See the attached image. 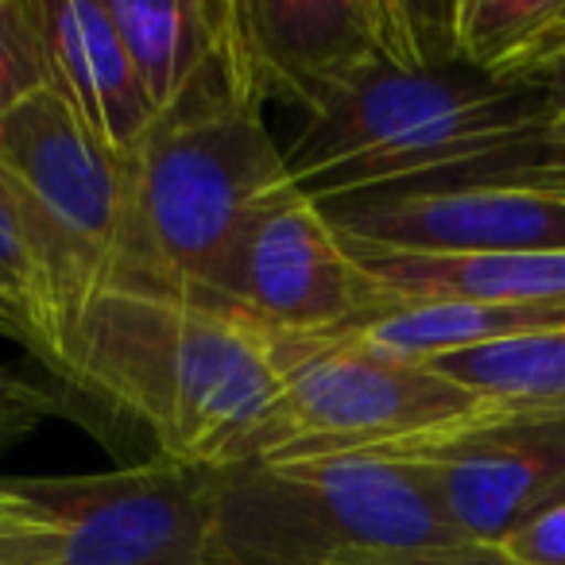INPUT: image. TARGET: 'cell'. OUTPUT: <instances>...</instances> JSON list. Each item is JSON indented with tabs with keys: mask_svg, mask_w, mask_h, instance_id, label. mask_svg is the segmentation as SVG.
I'll return each instance as SVG.
<instances>
[{
	"mask_svg": "<svg viewBox=\"0 0 565 565\" xmlns=\"http://www.w3.org/2000/svg\"><path fill=\"white\" fill-rule=\"evenodd\" d=\"M495 550L511 565H565V500L523 519Z\"/></svg>",
	"mask_w": 565,
	"mask_h": 565,
	"instance_id": "44dd1931",
	"label": "cell"
},
{
	"mask_svg": "<svg viewBox=\"0 0 565 565\" xmlns=\"http://www.w3.org/2000/svg\"><path fill=\"white\" fill-rule=\"evenodd\" d=\"M194 302L275 338L361 326L384 302L349 244L302 190L282 186L248 210Z\"/></svg>",
	"mask_w": 565,
	"mask_h": 565,
	"instance_id": "52a82bcc",
	"label": "cell"
},
{
	"mask_svg": "<svg viewBox=\"0 0 565 565\" xmlns=\"http://www.w3.org/2000/svg\"><path fill=\"white\" fill-rule=\"evenodd\" d=\"M47 89L40 24L32 0H0V125Z\"/></svg>",
	"mask_w": 565,
	"mask_h": 565,
	"instance_id": "ac0fdd59",
	"label": "cell"
},
{
	"mask_svg": "<svg viewBox=\"0 0 565 565\" xmlns=\"http://www.w3.org/2000/svg\"><path fill=\"white\" fill-rule=\"evenodd\" d=\"M47 89L94 140L128 159L156 125V105L125 51L109 0H32Z\"/></svg>",
	"mask_w": 565,
	"mask_h": 565,
	"instance_id": "7c38bea8",
	"label": "cell"
},
{
	"mask_svg": "<svg viewBox=\"0 0 565 565\" xmlns=\"http://www.w3.org/2000/svg\"><path fill=\"white\" fill-rule=\"evenodd\" d=\"M58 376L148 426L163 461L194 469L256 461L279 395L259 330L205 302L128 282L78 315Z\"/></svg>",
	"mask_w": 565,
	"mask_h": 565,
	"instance_id": "6da1fadb",
	"label": "cell"
},
{
	"mask_svg": "<svg viewBox=\"0 0 565 565\" xmlns=\"http://www.w3.org/2000/svg\"><path fill=\"white\" fill-rule=\"evenodd\" d=\"M550 120L546 86H500L449 51L392 55L307 113L287 179L310 202L461 179L523 156Z\"/></svg>",
	"mask_w": 565,
	"mask_h": 565,
	"instance_id": "7a4b0ae2",
	"label": "cell"
},
{
	"mask_svg": "<svg viewBox=\"0 0 565 565\" xmlns=\"http://www.w3.org/2000/svg\"><path fill=\"white\" fill-rule=\"evenodd\" d=\"M546 89H550V97H554V113L565 117V71H557L554 78L546 82Z\"/></svg>",
	"mask_w": 565,
	"mask_h": 565,
	"instance_id": "cb8c5ba5",
	"label": "cell"
},
{
	"mask_svg": "<svg viewBox=\"0 0 565 565\" xmlns=\"http://www.w3.org/2000/svg\"><path fill=\"white\" fill-rule=\"evenodd\" d=\"M446 182H488V186H519L534 190V194H550L565 202V117L550 120L542 136L523 151V156L508 159L500 167H484V171L461 174V179Z\"/></svg>",
	"mask_w": 565,
	"mask_h": 565,
	"instance_id": "d6986e66",
	"label": "cell"
},
{
	"mask_svg": "<svg viewBox=\"0 0 565 565\" xmlns=\"http://www.w3.org/2000/svg\"><path fill=\"white\" fill-rule=\"evenodd\" d=\"M384 454L418 465L449 523L477 546H500L523 519L565 500L562 411H488Z\"/></svg>",
	"mask_w": 565,
	"mask_h": 565,
	"instance_id": "30bf717a",
	"label": "cell"
},
{
	"mask_svg": "<svg viewBox=\"0 0 565 565\" xmlns=\"http://www.w3.org/2000/svg\"><path fill=\"white\" fill-rule=\"evenodd\" d=\"M109 12L156 113H167L194 86L198 74L228 43L236 20L233 0H182V4L109 0Z\"/></svg>",
	"mask_w": 565,
	"mask_h": 565,
	"instance_id": "5bb4252c",
	"label": "cell"
},
{
	"mask_svg": "<svg viewBox=\"0 0 565 565\" xmlns=\"http://www.w3.org/2000/svg\"><path fill=\"white\" fill-rule=\"evenodd\" d=\"M58 411V399L35 387L32 380L17 376L12 369L0 364V454L12 449L17 441L32 438V430Z\"/></svg>",
	"mask_w": 565,
	"mask_h": 565,
	"instance_id": "7402d4cb",
	"label": "cell"
},
{
	"mask_svg": "<svg viewBox=\"0 0 565 565\" xmlns=\"http://www.w3.org/2000/svg\"><path fill=\"white\" fill-rule=\"evenodd\" d=\"M66 534L0 484V565H58Z\"/></svg>",
	"mask_w": 565,
	"mask_h": 565,
	"instance_id": "ffe728a7",
	"label": "cell"
},
{
	"mask_svg": "<svg viewBox=\"0 0 565 565\" xmlns=\"http://www.w3.org/2000/svg\"><path fill=\"white\" fill-rule=\"evenodd\" d=\"M0 194L17 210L58 326V369L78 315L120 271L128 163L51 89L0 125Z\"/></svg>",
	"mask_w": 565,
	"mask_h": 565,
	"instance_id": "5b68a950",
	"label": "cell"
},
{
	"mask_svg": "<svg viewBox=\"0 0 565 565\" xmlns=\"http://www.w3.org/2000/svg\"><path fill=\"white\" fill-rule=\"evenodd\" d=\"M330 565H511L495 546H441V550H356L341 554Z\"/></svg>",
	"mask_w": 565,
	"mask_h": 565,
	"instance_id": "603a6c76",
	"label": "cell"
},
{
	"mask_svg": "<svg viewBox=\"0 0 565 565\" xmlns=\"http://www.w3.org/2000/svg\"><path fill=\"white\" fill-rule=\"evenodd\" d=\"M449 47L500 86H546L565 71V0H461L449 4Z\"/></svg>",
	"mask_w": 565,
	"mask_h": 565,
	"instance_id": "9a60e30c",
	"label": "cell"
},
{
	"mask_svg": "<svg viewBox=\"0 0 565 565\" xmlns=\"http://www.w3.org/2000/svg\"><path fill=\"white\" fill-rule=\"evenodd\" d=\"M264 341L279 395L256 461L387 449L492 411L430 361L376 349L356 330Z\"/></svg>",
	"mask_w": 565,
	"mask_h": 565,
	"instance_id": "8992f818",
	"label": "cell"
},
{
	"mask_svg": "<svg viewBox=\"0 0 565 565\" xmlns=\"http://www.w3.org/2000/svg\"><path fill=\"white\" fill-rule=\"evenodd\" d=\"M0 338L28 345L58 372V326L17 210L0 194Z\"/></svg>",
	"mask_w": 565,
	"mask_h": 565,
	"instance_id": "e0dca14e",
	"label": "cell"
},
{
	"mask_svg": "<svg viewBox=\"0 0 565 565\" xmlns=\"http://www.w3.org/2000/svg\"><path fill=\"white\" fill-rule=\"evenodd\" d=\"M356 264L387 299L484 302V307H557L565 302V252L511 256H415L349 244Z\"/></svg>",
	"mask_w": 565,
	"mask_h": 565,
	"instance_id": "4fadbf2b",
	"label": "cell"
},
{
	"mask_svg": "<svg viewBox=\"0 0 565 565\" xmlns=\"http://www.w3.org/2000/svg\"><path fill=\"white\" fill-rule=\"evenodd\" d=\"M264 97L233 20L217 58L125 159L117 282L194 299L252 205L291 186L287 151L264 125Z\"/></svg>",
	"mask_w": 565,
	"mask_h": 565,
	"instance_id": "3957f363",
	"label": "cell"
},
{
	"mask_svg": "<svg viewBox=\"0 0 565 565\" xmlns=\"http://www.w3.org/2000/svg\"><path fill=\"white\" fill-rule=\"evenodd\" d=\"M0 484L63 526L58 565H213L217 469L159 461L105 477Z\"/></svg>",
	"mask_w": 565,
	"mask_h": 565,
	"instance_id": "ba28073f",
	"label": "cell"
},
{
	"mask_svg": "<svg viewBox=\"0 0 565 565\" xmlns=\"http://www.w3.org/2000/svg\"><path fill=\"white\" fill-rule=\"evenodd\" d=\"M345 244L415 256L565 252V202L488 182H426L318 202Z\"/></svg>",
	"mask_w": 565,
	"mask_h": 565,
	"instance_id": "8fae6325",
	"label": "cell"
},
{
	"mask_svg": "<svg viewBox=\"0 0 565 565\" xmlns=\"http://www.w3.org/2000/svg\"><path fill=\"white\" fill-rule=\"evenodd\" d=\"M465 542L423 469L384 449L217 469L213 565H330L356 550Z\"/></svg>",
	"mask_w": 565,
	"mask_h": 565,
	"instance_id": "277c9868",
	"label": "cell"
},
{
	"mask_svg": "<svg viewBox=\"0 0 565 565\" xmlns=\"http://www.w3.org/2000/svg\"><path fill=\"white\" fill-rule=\"evenodd\" d=\"M430 364L454 384L469 387L492 411H562L565 415V330L465 349Z\"/></svg>",
	"mask_w": 565,
	"mask_h": 565,
	"instance_id": "2e32d148",
	"label": "cell"
},
{
	"mask_svg": "<svg viewBox=\"0 0 565 565\" xmlns=\"http://www.w3.org/2000/svg\"><path fill=\"white\" fill-rule=\"evenodd\" d=\"M236 32L264 94L315 113L392 55L449 51V4L407 0H236Z\"/></svg>",
	"mask_w": 565,
	"mask_h": 565,
	"instance_id": "9c48e42d",
	"label": "cell"
}]
</instances>
